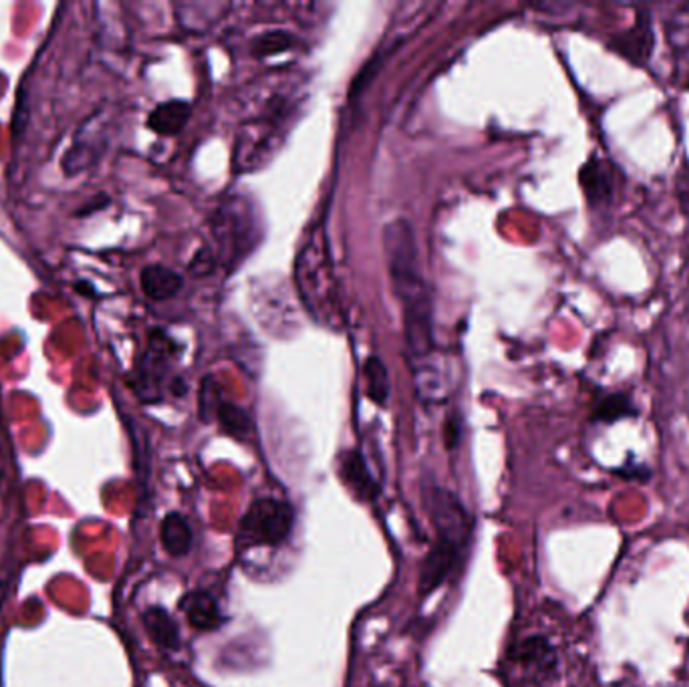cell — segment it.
<instances>
[{"label": "cell", "instance_id": "cell-1", "mask_svg": "<svg viewBox=\"0 0 689 687\" xmlns=\"http://www.w3.org/2000/svg\"><path fill=\"white\" fill-rule=\"evenodd\" d=\"M384 254L389 279L404 311L430 306L428 284L419 264L418 240L406 218H396L384 228Z\"/></svg>", "mask_w": 689, "mask_h": 687}, {"label": "cell", "instance_id": "cell-2", "mask_svg": "<svg viewBox=\"0 0 689 687\" xmlns=\"http://www.w3.org/2000/svg\"><path fill=\"white\" fill-rule=\"evenodd\" d=\"M210 228L218 242V259L227 264L228 269L237 267L244 260L262 237V228L254 208H250L247 198H228L227 202L218 206L210 220Z\"/></svg>", "mask_w": 689, "mask_h": 687}, {"label": "cell", "instance_id": "cell-3", "mask_svg": "<svg viewBox=\"0 0 689 687\" xmlns=\"http://www.w3.org/2000/svg\"><path fill=\"white\" fill-rule=\"evenodd\" d=\"M296 281L311 315L323 325L340 319V301L325 244L313 238L296 260Z\"/></svg>", "mask_w": 689, "mask_h": 687}, {"label": "cell", "instance_id": "cell-4", "mask_svg": "<svg viewBox=\"0 0 689 687\" xmlns=\"http://www.w3.org/2000/svg\"><path fill=\"white\" fill-rule=\"evenodd\" d=\"M294 529V510L276 498H259L240 520L237 541L244 549H274L289 541Z\"/></svg>", "mask_w": 689, "mask_h": 687}, {"label": "cell", "instance_id": "cell-5", "mask_svg": "<svg viewBox=\"0 0 689 687\" xmlns=\"http://www.w3.org/2000/svg\"><path fill=\"white\" fill-rule=\"evenodd\" d=\"M426 510L436 530V541L450 542L466 549L472 534V520L458 496L443 488H428L424 495Z\"/></svg>", "mask_w": 689, "mask_h": 687}, {"label": "cell", "instance_id": "cell-6", "mask_svg": "<svg viewBox=\"0 0 689 687\" xmlns=\"http://www.w3.org/2000/svg\"><path fill=\"white\" fill-rule=\"evenodd\" d=\"M168 345H170L168 337L161 331H154L152 341H149V350L139 363L134 389H136L137 397L146 404L161 399V384L168 375V361H170Z\"/></svg>", "mask_w": 689, "mask_h": 687}, {"label": "cell", "instance_id": "cell-7", "mask_svg": "<svg viewBox=\"0 0 689 687\" xmlns=\"http://www.w3.org/2000/svg\"><path fill=\"white\" fill-rule=\"evenodd\" d=\"M654 45H656V34H654V23H651V12L647 9H639L631 29L627 33L615 34L610 39L609 51L631 61L633 65L641 67L654 53Z\"/></svg>", "mask_w": 689, "mask_h": 687}, {"label": "cell", "instance_id": "cell-8", "mask_svg": "<svg viewBox=\"0 0 689 687\" xmlns=\"http://www.w3.org/2000/svg\"><path fill=\"white\" fill-rule=\"evenodd\" d=\"M578 181H581L587 202L593 208H609L615 200L619 180L615 174V166L607 159H601L597 156L588 159L578 171Z\"/></svg>", "mask_w": 689, "mask_h": 687}, {"label": "cell", "instance_id": "cell-9", "mask_svg": "<svg viewBox=\"0 0 689 687\" xmlns=\"http://www.w3.org/2000/svg\"><path fill=\"white\" fill-rule=\"evenodd\" d=\"M462 554V547L443 541L434 542L430 552L426 554L421 576H419V593L430 595L436 589H440L448 581V576L456 571Z\"/></svg>", "mask_w": 689, "mask_h": 687}, {"label": "cell", "instance_id": "cell-10", "mask_svg": "<svg viewBox=\"0 0 689 687\" xmlns=\"http://www.w3.org/2000/svg\"><path fill=\"white\" fill-rule=\"evenodd\" d=\"M181 613L186 615L188 625L200 633H210L225 625V615L220 605L210 593L192 591L180 601Z\"/></svg>", "mask_w": 689, "mask_h": 687}, {"label": "cell", "instance_id": "cell-11", "mask_svg": "<svg viewBox=\"0 0 689 687\" xmlns=\"http://www.w3.org/2000/svg\"><path fill=\"white\" fill-rule=\"evenodd\" d=\"M341 478L363 502H374L379 496V486L359 450H349L341 458Z\"/></svg>", "mask_w": 689, "mask_h": 687}, {"label": "cell", "instance_id": "cell-12", "mask_svg": "<svg viewBox=\"0 0 689 687\" xmlns=\"http://www.w3.org/2000/svg\"><path fill=\"white\" fill-rule=\"evenodd\" d=\"M190 115H192L190 103L181 102V100L159 103L158 107H154L149 113L147 127L158 136H178L190 122Z\"/></svg>", "mask_w": 689, "mask_h": 687}, {"label": "cell", "instance_id": "cell-13", "mask_svg": "<svg viewBox=\"0 0 689 687\" xmlns=\"http://www.w3.org/2000/svg\"><path fill=\"white\" fill-rule=\"evenodd\" d=\"M142 282V291L146 294L147 299L152 301H168L174 299L176 294L180 293L181 287H184V279L176 271H171L164 264H149L139 277Z\"/></svg>", "mask_w": 689, "mask_h": 687}, {"label": "cell", "instance_id": "cell-14", "mask_svg": "<svg viewBox=\"0 0 689 687\" xmlns=\"http://www.w3.org/2000/svg\"><path fill=\"white\" fill-rule=\"evenodd\" d=\"M159 541L170 556H188L194 547V530L188 519L181 517L180 512H170L164 517L159 527Z\"/></svg>", "mask_w": 689, "mask_h": 687}, {"label": "cell", "instance_id": "cell-15", "mask_svg": "<svg viewBox=\"0 0 689 687\" xmlns=\"http://www.w3.org/2000/svg\"><path fill=\"white\" fill-rule=\"evenodd\" d=\"M144 627H146L147 635L152 637V642L159 645L161 649H166V652L180 649L181 639L178 623L174 621L166 608H147L144 613Z\"/></svg>", "mask_w": 689, "mask_h": 687}, {"label": "cell", "instance_id": "cell-16", "mask_svg": "<svg viewBox=\"0 0 689 687\" xmlns=\"http://www.w3.org/2000/svg\"><path fill=\"white\" fill-rule=\"evenodd\" d=\"M635 416H637V407L633 406L631 397L623 392L603 395L593 407V421L605 424V426L615 424L625 417Z\"/></svg>", "mask_w": 689, "mask_h": 687}, {"label": "cell", "instance_id": "cell-17", "mask_svg": "<svg viewBox=\"0 0 689 687\" xmlns=\"http://www.w3.org/2000/svg\"><path fill=\"white\" fill-rule=\"evenodd\" d=\"M363 377L367 385V395L374 399L375 404L385 406L392 394V384H389V373L384 361L379 357H367L363 363Z\"/></svg>", "mask_w": 689, "mask_h": 687}, {"label": "cell", "instance_id": "cell-18", "mask_svg": "<svg viewBox=\"0 0 689 687\" xmlns=\"http://www.w3.org/2000/svg\"><path fill=\"white\" fill-rule=\"evenodd\" d=\"M216 419L228 436L240 441L249 440L250 434H252V419L242 407H238L237 404L220 402V406L216 409Z\"/></svg>", "mask_w": 689, "mask_h": 687}, {"label": "cell", "instance_id": "cell-19", "mask_svg": "<svg viewBox=\"0 0 689 687\" xmlns=\"http://www.w3.org/2000/svg\"><path fill=\"white\" fill-rule=\"evenodd\" d=\"M514 657L519 659L520 664L534 665L539 669H544V667L551 669L556 662V655H554L551 643L546 642L544 637H539V635L520 643Z\"/></svg>", "mask_w": 689, "mask_h": 687}, {"label": "cell", "instance_id": "cell-20", "mask_svg": "<svg viewBox=\"0 0 689 687\" xmlns=\"http://www.w3.org/2000/svg\"><path fill=\"white\" fill-rule=\"evenodd\" d=\"M294 45L293 34L286 31H271V33L260 34L252 43V53L257 56L281 55Z\"/></svg>", "mask_w": 689, "mask_h": 687}, {"label": "cell", "instance_id": "cell-21", "mask_svg": "<svg viewBox=\"0 0 689 687\" xmlns=\"http://www.w3.org/2000/svg\"><path fill=\"white\" fill-rule=\"evenodd\" d=\"M220 406L218 402V389L215 385H208V379L203 382L202 395H200V416L203 421H210V417L216 416V409Z\"/></svg>", "mask_w": 689, "mask_h": 687}, {"label": "cell", "instance_id": "cell-22", "mask_svg": "<svg viewBox=\"0 0 689 687\" xmlns=\"http://www.w3.org/2000/svg\"><path fill=\"white\" fill-rule=\"evenodd\" d=\"M676 196H678L681 212L689 216V164L679 169L678 178H676Z\"/></svg>", "mask_w": 689, "mask_h": 687}, {"label": "cell", "instance_id": "cell-23", "mask_svg": "<svg viewBox=\"0 0 689 687\" xmlns=\"http://www.w3.org/2000/svg\"><path fill=\"white\" fill-rule=\"evenodd\" d=\"M216 264V257L212 254L210 248H202L198 250V254L194 257L192 264H190V271L194 272V277H203L206 272L212 271Z\"/></svg>", "mask_w": 689, "mask_h": 687}, {"label": "cell", "instance_id": "cell-24", "mask_svg": "<svg viewBox=\"0 0 689 687\" xmlns=\"http://www.w3.org/2000/svg\"><path fill=\"white\" fill-rule=\"evenodd\" d=\"M617 473H622L623 478H629V480H647L649 478V470L644 464H625L623 470H617Z\"/></svg>", "mask_w": 689, "mask_h": 687}, {"label": "cell", "instance_id": "cell-25", "mask_svg": "<svg viewBox=\"0 0 689 687\" xmlns=\"http://www.w3.org/2000/svg\"><path fill=\"white\" fill-rule=\"evenodd\" d=\"M109 204V198L105 196V194H100L97 198H93L90 202L85 204V206H81L80 210L75 212V216H80V218H85V216L95 215V212H100L102 208H105Z\"/></svg>", "mask_w": 689, "mask_h": 687}, {"label": "cell", "instance_id": "cell-26", "mask_svg": "<svg viewBox=\"0 0 689 687\" xmlns=\"http://www.w3.org/2000/svg\"><path fill=\"white\" fill-rule=\"evenodd\" d=\"M443 434H446V446H448L450 450H453V448L460 444V421L448 419Z\"/></svg>", "mask_w": 689, "mask_h": 687}, {"label": "cell", "instance_id": "cell-27", "mask_svg": "<svg viewBox=\"0 0 689 687\" xmlns=\"http://www.w3.org/2000/svg\"><path fill=\"white\" fill-rule=\"evenodd\" d=\"M2 598H4V586H0V605H2Z\"/></svg>", "mask_w": 689, "mask_h": 687}]
</instances>
